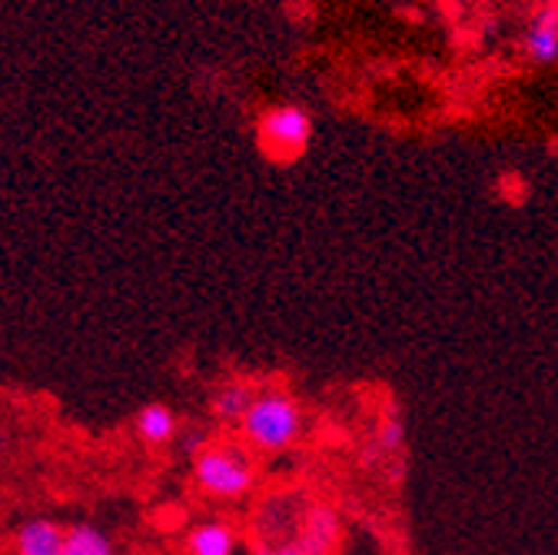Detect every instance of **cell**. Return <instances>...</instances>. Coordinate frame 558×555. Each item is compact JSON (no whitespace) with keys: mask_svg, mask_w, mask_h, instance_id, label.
<instances>
[{"mask_svg":"<svg viewBox=\"0 0 558 555\" xmlns=\"http://www.w3.org/2000/svg\"><path fill=\"white\" fill-rule=\"evenodd\" d=\"M303 423H306L303 409L287 389H263L256 393V399L250 402L243 415L240 436H243V446H250L253 453L276 456L300 443Z\"/></svg>","mask_w":558,"mask_h":555,"instance_id":"cell-1","label":"cell"},{"mask_svg":"<svg viewBox=\"0 0 558 555\" xmlns=\"http://www.w3.org/2000/svg\"><path fill=\"white\" fill-rule=\"evenodd\" d=\"M193 482L209 499L236 503L256 490V462L243 443H206L193 459Z\"/></svg>","mask_w":558,"mask_h":555,"instance_id":"cell-2","label":"cell"},{"mask_svg":"<svg viewBox=\"0 0 558 555\" xmlns=\"http://www.w3.org/2000/svg\"><path fill=\"white\" fill-rule=\"evenodd\" d=\"M313 141V117L296 104L269 107L256 123V144L263 157L276 164H293L306 154Z\"/></svg>","mask_w":558,"mask_h":555,"instance_id":"cell-3","label":"cell"},{"mask_svg":"<svg viewBox=\"0 0 558 555\" xmlns=\"http://www.w3.org/2000/svg\"><path fill=\"white\" fill-rule=\"evenodd\" d=\"M300 555H336L339 542H342V516L326 506V503H313L296 529V535H290Z\"/></svg>","mask_w":558,"mask_h":555,"instance_id":"cell-4","label":"cell"},{"mask_svg":"<svg viewBox=\"0 0 558 555\" xmlns=\"http://www.w3.org/2000/svg\"><path fill=\"white\" fill-rule=\"evenodd\" d=\"M63 539H66V529L60 522L47 516H31L14 529L11 552L14 555H63Z\"/></svg>","mask_w":558,"mask_h":555,"instance_id":"cell-5","label":"cell"},{"mask_svg":"<svg viewBox=\"0 0 558 555\" xmlns=\"http://www.w3.org/2000/svg\"><path fill=\"white\" fill-rule=\"evenodd\" d=\"M522 50L532 63H555L558 60V8L548 4L542 8L529 27H525V37H522Z\"/></svg>","mask_w":558,"mask_h":555,"instance_id":"cell-6","label":"cell"},{"mask_svg":"<svg viewBox=\"0 0 558 555\" xmlns=\"http://www.w3.org/2000/svg\"><path fill=\"white\" fill-rule=\"evenodd\" d=\"M177 430H180V420L167 402H147L133 415V433L147 446H167L177 436Z\"/></svg>","mask_w":558,"mask_h":555,"instance_id":"cell-7","label":"cell"},{"mask_svg":"<svg viewBox=\"0 0 558 555\" xmlns=\"http://www.w3.org/2000/svg\"><path fill=\"white\" fill-rule=\"evenodd\" d=\"M236 529L223 519H203L186 532V555H233Z\"/></svg>","mask_w":558,"mask_h":555,"instance_id":"cell-8","label":"cell"},{"mask_svg":"<svg viewBox=\"0 0 558 555\" xmlns=\"http://www.w3.org/2000/svg\"><path fill=\"white\" fill-rule=\"evenodd\" d=\"M256 399V389L243 379H230L223 386H217L214 399H209V412H214V420L220 426H236L243 423V415L250 409V402Z\"/></svg>","mask_w":558,"mask_h":555,"instance_id":"cell-9","label":"cell"},{"mask_svg":"<svg viewBox=\"0 0 558 555\" xmlns=\"http://www.w3.org/2000/svg\"><path fill=\"white\" fill-rule=\"evenodd\" d=\"M63 555H117V548L104 529H97L90 522H77V526L66 529Z\"/></svg>","mask_w":558,"mask_h":555,"instance_id":"cell-10","label":"cell"},{"mask_svg":"<svg viewBox=\"0 0 558 555\" xmlns=\"http://www.w3.org/2000/svg\"><path fill=\"white\" fill-rule=\"evenodd\" d=\"M402 446H405V423H402L399 409H389L383 420H379L376 433H373V449L366 453V459L369 462H379V459L399 456Z\"/></svg>","mask_w":558,"mask_h":555,"instance_id":"cell-11","label":"cell"},{"mask_svg":"<svg viewBox=\"0 0 558 555\" xmlns=\"http://www.w3.org/2000/svg\"><path fill=\"white\" fill-rule=\"evenodd\" d=\"M253 552L256 555H300L296 545H293V539H269V542H259L256 539Z\"/></svg>","mask_w":558,"mask_h":555,"instance_id":"cell-12","label":"cell"}]
</instances>
